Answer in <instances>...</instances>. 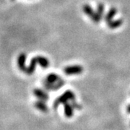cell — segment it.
<instances>
[{
	"label": "cell",
	"mask_w": 130,
	"mask_h": 130,
	"mask_svg": "<svg viewBox=\"0 0 130 130\" xmlns=\"http://www.w3.org/2000/svg\"><path fill=\"white\" fill-rule=\"evenodd\" d=\"M83 72V68L79 66H72L65 68L64 72L67 74H79Z\"/></svg>",
	"instance_id": "1"
},
{
	"label": "cell",
	"mask_w": 130,
	"mask_h": 130,
	"mask_svg": "<svg viewBox=\"0 0 130 130\" xmlns=\"http://www.w3.org/2000/svg\"><path fill=\"white\" fill-rule=\"evenodd\" d=\"M34 95L38 98H40L41 100H43V101H46L48 99V95H47L45 92H43V90H40V89H36L33 91Z\"/></svg>",
	"instance_id": "2"
},
{
	"label": "cell",
	"mask_w": 130,
	"mask_h": 130,
	"mask_svg": "<svg viewBox=\"0 0 130 130\" xmlns=\"http://www.w3.org/2000/svg\"><path fill=\"white\" fill-rule=\"evenodd\" d=\"M34 106L38 110H40L41 111L46 112L47 110H48V108L46 106V104L43 102V101H37V102L35 103Z\"/></svg>",
	"instance_id": "3"
},
{
	"label": "cell",
	"mask_w": 130,
	"mask_h": 130,
	"mask_svg": "<svg viewBox=\"0 0 130 130\" xmlns=\"http://www.w3.org/2000/svg\"><path fill=\"white\" fill-rule=\"evenodd\" d=\"M25 55L21 54L18 59V65L20 69L22 71H25Z\"/></svg>",
	"instance_id": "4"
},
{
	"label": "cell",
	"mask_w": 130,
	"mask_h": 130,
	"mask_svg": "<svg viewBox=\"0 0 130 130\" xmlns=\"http://www.w3.org/2000/svg\"><path fill=\"white\" fill-rule=\"evenodd\" d=\"M116 13V10L115 9H113V8L109 11V12L108 13L106 18V21L108 22V23H110V22H111L112 18L115 15Z\"/></svg>",
	"instance_id": "5"
},
{
	"label": "cell",
	"mask_w": 130,
	"mask_h": 130,
	"mask_svg": "<svg viewBox=\"0 0 130 130\" xmlns=\"http://www.w3.org/2000/svg\"><path fill=\"white\" fill-rule=\"evenodd\" d=\"M121 23H122V21L121 20H118V21H114V22H110V23H108V25H109V27H111L112 28H117V27H119V25H121Z\"/></svg>",
	"instance_id": "6"
}]
</instances>
